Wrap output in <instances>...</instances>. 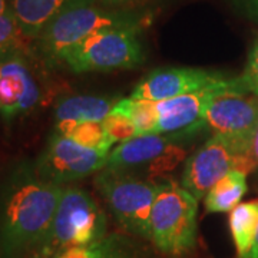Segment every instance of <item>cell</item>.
Here are the masks:
<instances>
[{
	"label": "cell",
	"instance_id": "1",
	"mask_svg": "<svg viewBox=\"0 0 258 258\" xmlns=\"http://www.w3.org/2000/svg\"><path fill=\"white\" fill-rule=\"evenodd\" d=\"M63 189V185L42 179L36 171L12 182L0 211V248L6 257H18L43 244Z\"/></svg>",
	"mask_w": 258,
	"mask_h": 258
},
{
	"label": "cell",
	"instance_id": "27",
	"mask_svg": "<svg viewBox=\"0 0 258 258\" xmlns=\"http://www.w3.org/2000/svg\"><path fill=\"white\" fill-rule=\"evenodd\" d=\"M248 258H258V230H257V235H255V241H254V245H252V249L249 252Z\"/></svg>",
	"mask_w": 258,
	"mask_h": 258
},
{
	"label": "cell",
	"instance_id": "21",
	"mask_svg": "<svg viewBox=\"0 0 258 258\" xmlns=\"http://www.w3.org/2000/svg\"><path fill=\"white\" fill-rule=\"evenodd\" d=\"M106 134L111 137L115 142H125L128 139L138 137V131L134 123V120L128 115L120 112L111 111V113L102 122Z\"/></svg>",
	"mask_w": 258,
	"mask_h": 258
},
{
	"label": "cell",
	"instance_id": "24",
	"mask_svg": "<svg viewBox=\"0 0 258 258\" xmlns=\"http://www.w3.org/2000/svg\"><path fill=\"white\" fill-rule=\"evenodd\" d=\"M249 92L258 96V36L251 47L244 74L241 75Z\"/></svg>",
	"mask_w": 258,
	"mask_h": 258
},
{
	"label": "cell",
	"instance_id": "2",
	"mask_svg": "<svg viewBox=\"0 0 258 258\" xmlns=\"http://www.w3.org/2000/svg\"><path fill=\"white\" fill-rule=\"evenodd\" d=\"M142 18L128 12L109 10L93 0H71L43 29L39 47L45 59L63 62L64 55L86 37L115 28H139Z\"/></svg>",
	"mask_w": 258,
	"mask_h": 258
},
{
	"label": "cell",
	"instance_id": "4",
	"mask_svg": "<svg viewBox=\"0 0 258 258\" xmlns=\"http://www.w3.org/2000/svg\"><path fill=\"white\" fill-rule=\"evenodd\" d=\"M198 200L182 185L162 184L151 212V240L165 254H184L197 241Z\"/></svg>",
	"mask_w": 258,
	"mask_h": 258
},
{
	"label": "cell",
	"instance_id": "23",
	"mask_svg": "<svg viewBox=\"0 0 258 258\" xmlns=\"http://www.w3.org/2000/svg\"><path fill=\"white\" fill-rule=\"evenodd\" d=\"M22 36L23 35L19 29L13 12L8 10L6 13L0 15V52L19 46Z\"/></svg>",
	"mask_w": 258,
	"mask_h": 258
},
{
	"label": "cell",
	"instance_id": "29",
	"mask_svg": "<svg viewBox=\"0 0 258 258\" xmlns=\"http://www.w3.org/2000/svg\"><path fill=\"white\" fill-rule=\"evenodd\" d=\"M254 9H255V12H257V15H258V0H255V5H254Z\"/></svg>",
	"mask_w": 258,
	"mask_h": 258
},
{
	"label": "cell",
	"instance_id": "17",
	"mask_svg": "<svg viewBox=\"0 0 258 258\" xmlns=\"http://www.w3.org/2000/svg\"><path fill=\"white\" fill-rule=\"evenodd\" d=\"M248 189L247 175L232 171L218 181L204 197V205L208 212L232 211Z\"/></svg>",
	"mask_w": 258,
	"mask_h": 258
},
{
	"label": "cell",
	"instance_id": "8",
	"mask_svg": "<svg viewBox=\"0 0 258 258\" xmlns=\"http://www.w3.org/2000/svg\"><path fill=\"white\" fill-rule=\"evenodd\" d=\"M205 126L230 139L242 152L252 154V137L258 128V96L249 92L241 76L210 102Z\"/></svg>",
	"mask_w": 258,
	"mask_h": 258
},
{
	"label": "cell",
	"instance_id": "3",
	"mask_svg": "<svg viewBox=\"0 0 258 258\" xmlns=\"http://www.w3.org/2000/svg\"><path fill=\"white\" fill-rule=\"evenodd\" d=\"M106 237V217L88 191L64 186L46 240L40 245V258H49L74 247H83Z\"/></svg>",
	"mask_w": 258,
	"mask_h": 258
},
{
	"label": "cell",
	"instance_id": "18",
	"mask_svg": "<svg viewBox=\"0 0 258 258\" xmlns=\"http://www.w3.org/2000/svg\"><path fill=\"white\" fill-rule=\"evenodd\" d=\"M230 228L238 258H248L258 230V200L238 204L231 211Z\"/></svg>",
	"mask_w": 258,
	"mask_h": 258
},
{
	"label": "cell",
	"instance_id": "25",
	"mask_svg": "<svg viewBox=\"0 0 258 258\" xmlns=\"http://www.w3.org/2000/svg\"><path fill=\"white\" fill-rule=\"evenodd\" d=\"M93 2L106 8H131L144 3L145 0H93Z\"/></svg>",
	"mask_w": 258,
	"mask_h": 258
},
{
	"label": "cell",
	"instance_id": "26",
	"mask_svg": "<svg viewBox=\"0 0 258 258\" xmlns=\"http://www.w3.org/2000/svg\"><path fill=\"white\" fill-rule=\"evenodd\" d=\"M251 152H252V157L255 159V164L258 168V128L252 137V145H251Z\"/></svg>",
	"mask_w": 258,
	"mask_h": 258
},
{
	"label": "cell",
	"instance_id": "5",
	"mask_svg": "<svg viewBox=\"0 0 258 258\" xmlns=\"http://www.w3.org/2000/svg\"><path fill=\"white\" fill-rule=\"evenodd\" d=\"M95 185L115 218L131 234L151 238V212L162 184H154L126 171L103 168Z\"/></svg>",
	"mask_w": 258,
	"mask_h": 258
},
{
	"label": "cell",
	"instance_id": "13",
	"mask_svg": "<svg viewBox=\"0 0 258 258\" xmlns=\"http://www.w3.org/2000/svg\"><path fill=\"white\" fill-rule=\"evenodd\" d=\"M172 144H175V137L171 135H138L135 138L120 142L115 149H112L108 157L106 168L128 171L138 166H147L159 155H162Z\"/></svg>",
	"mask_w": 258,
	"mask_h": 258
},
{
	"label": "cell",
	"instance_id": "11",
	"mask_svg": "<svg viewBox=\"0 0 258 258\" xmlns=\"http://www.w3.org/2000/svg\"><path fill=\"white\" fill-rule=\"evenodd\" d=\"M235 81L237 78L224 76L200 91L157 102V134L184 137L205 126V111L210 102L234 85Z\"/></svg>",
	"mask_w": 258,
	"mask_h": 258
},
{
	"label": "cell",
	"instance_id": "14",
	"mask_svg": "<svg viewBox=\"0 0 258 258\" xmlns=\"http://www.w3.org/2000/svg\"><path fill=\"white\" fill-rule=\"evenodd\" d=\"M71 0H12V12L22 35L29 39L40 36L52 19Z\"/></svg>",
	"mask_w": 258,
	"mask_h": 258
},
{
	"label": "cell",
	"instance_id": "16",
	"mask_svg": "<svg viewBox=\"0 0 258 258\" xmlns=\"http://www.w3.org/2000/svg\"><path fill=\"white\" fill-rule=\"evenodd\" d=\"M49 258H139V252L126 237L112 234L89 245L63 249Z\"/></svg>",
	"mask_w": 258,
	"mask_h": 258
},
{
	"label": "cell",
	"instance_id": "10",
	"mask_svg": "<svg viewBox=\"0 0 258 258\" xmlns=\"http://www.w3.org/2000/svg\"><path fill=\"white\" fill-rule=\"evenodd\" d=\"M42 92L28 57L19 46L0 52V115L13 120L39 105Z\"/></svg>",
	"mask_w": 258,
	"mask_h": 258
},
{
	"label": "cell",
	"instance_id": "7",
	"mask_svg": "<svg viewBox=\"0 0 258 258\" xmlns=\"http://www.w3.org/2000/svg\"><path fill=\"white\" fill-rule=\"evenodd\" d=\"M255 168L252 154L242 152L228 138L214 134L186 159L181 185L197 200H201L227 174L240 171L248 175Z\"/></svg>",
	"mask_w": 258,
	"mask_h": 258
},
{
	"label": "cell",
	"instance_id": "9",
	"mask_svg": "<svg viewBox=\"0 0 258 258\" xmlns=\"http://www.w3.org/2000/svg\"><path fill=\"white\" fill-rule=\"evenodd\" d=\"M109 152L91 149L55 132L36 162L42 179L63 185L106 168Z\"/></svg>",
	"mask_w": 258,
	"mask_h": 258
},
{
	"label": "cell",
	"instance_id": "19",
	"mask_svg": "<svg viewBox=\"0 0 258 258\" xmlns=\"http://www.w3.org/2000/svg\"><path fill=\"white\" fill-rule=\"evenodd\" d=\"M56 132L66 138L74 139L75 142L81 144L83 147L102 151V152H111L112 145L115 144V141L106 134L102 122H92V120L56 122Z\"/></svg>",
	"mask_w": 258,
	"mask_h": 258
},
{
	"label": "cell",
	"instance_id": "22",
	"mask_svg": "<svg viewBox=\"0 0 258 258\" xmlns=\"http://www.w3.org/2000/svg\"><path fill=\"white\" fill-rule=\"evenodd\" d=\"M186 157L184 148H181L176 144H172L166 149L162 155L152 161L149 165H147V174L149 178H158L174 171L176 166L179 165Z\"/></svg>",
	"mask_w": 258,
	"mask_h": 258
},
{
	"label": "cell",
	"instance_id": "12",
	"mask_svg": "<svg viewBox=\"0 0 258 258\" xmlns=\"http://www.w3.org/2000/svg\"><path fill=\"white\" fill-rule=\"evenodd\" d=\"M225 75L198 68H165L148 74L135 86L132 98L151 102L172 99L185 93L200 91L222 79Z\"/></svg>",
	"mask_w": 258,
	"mask_h": 258
},
{
	"label": "cell",
	"instance_id": "20",
	"mask_svg": "<svg viewBox=\"0 0 258 258\" xmlns=\"http://www.w3.org/2000/svg\"><path fill=\"white\" fill-rule=\"evenodd\" d=\"M112 111L128 115L129 118L134 120L138 135L157 134V102L135 99L129 96V98L118 99Z\"/></svg>",
	"mask_w": 258,
	"mask_h": 258
},
{
	"label": "cell",
	"instance_id": "28",
	"mask_svg": "<svg viewBox=\"0 0 258 258\" xmlns=\"http://www.w3.org/2000/svg\"><path fill=\"white\" fill-rule=\"evenodd\" d=\"M8 9H6V0H0V15L6 13Z\"/></svg>",
	"mask_w": 258,
	"mask_h": 258
},
{
	"label": "cell",
	"instance_id": "15",
	"mask_svg": "<svg viewBox=\"0 0 258 258\" xmlns=\"http://www.w3.org/2000/svg\"><path fill=\"white\" fill-rule=\"evenodd\" d=\"M118 101L103 96L75 95L57 102L55 108L56 122L63 120H92L103 122Z\"/></svg>",
	"mask_w": 258,
	"mask_h": 258
},
{
	"label": "cell",
	"instance_id": "6",
	"mask_svg": "<svg viewBox=\"0 0 258 258\" xmlns=\"http://www.w3.org/2000/svg\"><path fill=\"white\" fill-rule=\"evenodd\" d=\"M139 28L101 30L71 49L63 62L75 74L134 69L144 62Z\"/></svg>",
	"mask_w": 258,
	"mask_h": 258
}]
</instances>
